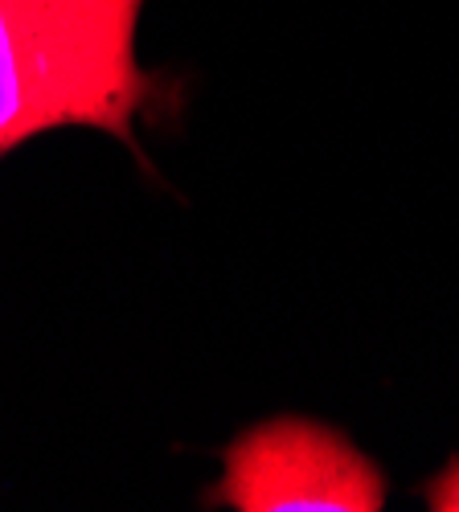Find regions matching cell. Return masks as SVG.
<instances>
[{"label":"cell","mask_w":459,"mask_h":512,"mask_svg":"<svg viewBox=\"0 0 459 512\" xmlns=\"http://www.w3.org/2000/svg\"><path fill=\"white\" fill-rule=\"evenodd\" d=\"M140 13L144 0H0V160L58 127H99L140 156L136 119L169 99L136 62Z\"/></svg>","instance_id":"1"},{"label":"cell","mask_w":459,"mask_h":512,"mask_svg":"<svg viewBox=\"0 0 459 512\" xmlns=\"http://www.w3.org/2000/svg\"><path fill=\"white\" fill-rule=\"evenodd\" d=\"M201 500L234 512H382L386 476L345 431L283 414L222 451V480Z\"/></svg>","instance_id":"2"},{"label":"cell","mask_w":459,"mask_h":512,"mask_svg":"<svg viewBox=\"0 0 459 512\" xmlns=\"http://www.w3.org/2000/svg\"><path fill=\"white\" fill-rule=\"evenodd\" d=\"M431 512H459V455L443 463V472L423 488Z\"/></svg>","instance_id":"3"}]
</instances>
